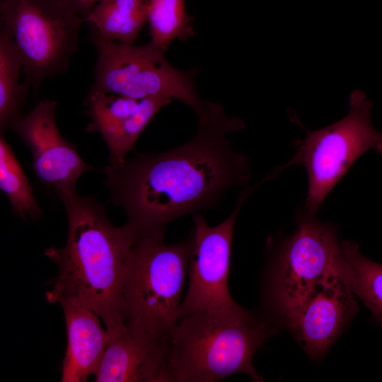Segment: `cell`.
<instances>
[{"label":"cell","instance_id":"17","mask_svg":"<svg viewBox=\"0 0 382 382\" xmlns=\"http://www.w3.org/2000/svg\"><path fill=\"white\" fill-rule=\"evenodd\" d=\"M171 100L142 99L139 107L120 120L103 127L98 132L109 151L110 166H119L126 157L146 126L155 115Z\"/></svg>","mask_w":382,"mask_h":382},{"label":"cell","instance_id":"15","mask_svg":"<svg viewBox=\"0 0 382 382\" xmlns=\"http://www.w3.org/2000/svg\"><path fill=\"white\" fill-rule=\"evenodd\" d=\"M23 64L8 29L0 28V131L4 134L21 114L30 85L19 83Z\"/></svg>","mask_w":382,"mask_h":382},{"label":"cell","instance_id":"8","mask_svg":"<svg viewBox=\"0 0 382 382\" xmlns=\"http://www.w3.org/2000/svg\"><path fill=\"white\" fill-rule=\"evenodd\" d=\"M0 20L19 52L26 80L35 90L45 79L67 69L83 22L57 0H0Z\"/></svg>","mask_w":382,"mask_h":382},{"label":"cell","instance_id":"4","mask_svg":"<svg viewBox=\"0 0 382 382\" xmlns=\"http://www.w3.org/2000/svg\"><path fill=\"white\" fill-rule=\"evenodd\" d=\"M192 237L167 244L137 238L126 265L123 296L126 323L165 340L180 319L184 285L192 255Z\"/></svg>","mask_w":382,"mask_h":382},{"label":"cell","instance_id":"14","mask_svg":"<svg viewBox=\"0 0 382 382\" xmlns=\"http://www.w3.org/2000/svg\"><path fill=\"white\" fill-rule=\"evenodd\" d=\"M150 0H100L84 18L102 37L133 45L148 23Z\"/></svg>","mask_w":382,"mask_h":382},{"label":"cell","instance_id":"16","mask_svg":"<svg viewBox=\"0 0 382 382\" xmlns=\"http://www.w3.org/2000/svg\"><path fill=\"white\" fill-rule=\"evenodd\" d=\"M342 275L355 296L359 298L373 316L382 322V265L365 257L358 245L343 241Z\"/></svg>","mask_w":382,"mask_h":382},{"label":"cell","instance_id":"3","mask_svg":"<svg viewBox=\"0 0 382 382\" xmlns=\"http://www.w3.org/2000/svg\"><path fill=\"white\" fill-rule=\"evenodd\" d=\"M277 328L265 312L241 306L185 316L165 339L169 382H214L241 373L263 381L253 358Z\"/></svg>","mask_w":382,"mask_h":382},{"label":"cell","instance_id":"7","mask_svg":"<svg viewBox=\"0 0 382 382\" xmlns=\"http://www.w3.org/2000/svg\"><path fill=\"white\" fill-rule=\"evenodd\" d=\"M97 52L91 89L136 99H175L202 113L206 101L194 82L195 71H180L166 59L165 52L151 42L123 44L102 37L90 26Z\"/></svg>","mask_w":382,"mask_h":382},{"label":"cell","instance_id":"5","mask_svg":"<svg viewBox=\"0 0 382 382\" xmlns=\"http://www.w3.org/2000/svg\"><path fill=\"white\" fill-rule=\"evenodd\" d=\"M296 228L274 248L264 291V312L284 327L317 286L344 265L337 228L300 209Z\"/></svg>","mask_w":382,"mask_h":382},{"label":"cell","instance_id":"6","mask_svg":"<svg viewBox=\"0 0 382 382\" xmlns=\"http://www.w3.org/2000/svg\"><path fill=\"white\" fill-rule=\"evenodd\" d=\"M348 114L340 120L315 131L296 141L292 158L274 170V178L294 164L304 166L308 176V191L303 211L314 216L325 198L347 173L354 162L369 150L382 154V132L371 122V100L361 91L350 97Z\"/></svg>","mask_w":382,"mask_h":382},{"label":"cell","instance_id":"20","mask_svg":"<svg viewBox=\"0 0 382 382\" xmlns=\"http://www.w3.org/2000/svg\"><path fill=\"white\" fill-rule=\"evenodd\" d=\"M62 5L79 15L83 21L100 0H57Z\"/></svg>","mask_w":382,"mask_h":382},{"label":"cell","instance_id":"10","mask_svg":"<svg viewBox=\"0 0 382 382\" xmlns=\"http://www.w3.org/2000/svg\"><path fill=\"white\" fill-rule=\"evenodd\" d=\"M57 106L55 100L43 99L16 120L9 129L29 148L35 175L59 197L76 192L79 178L94 168L81 158L76 146L61 135L55 118Z\"/></svg>","mask_w":382,"mask_h":382},{"label":"cell","instance_id":"2","mask_svg":"<svg viewBox=\"0 0 382 382\" xmlns=\"http://www.w3.org/2000/svg\"><path fill=\"white\" fill-rule=\"evenodd\" d=\"M68 219L63 248L45 254L57 266L52 288L45 293L50 303L69 302L93 310L112 329L126 323L123 285L126 265L138 238L125 224L115 226L104 206L77 192L60 195Z\"/></svg>","mask_w":382,"mask_h":382},{"label":"cell","instance_id":"12","mask_svg":"<svg viewBox=\"0 0 382 382\" xmlns=\"http://www.w3.org/2000/svg\"><path fill=\"white\" fill-rule=\"evenodd\" d=\"M97 382H169L166 345L126 323L108 330Z\"/></svg>","mask_w":382,"mask_h":382},{"label":"cell","instance_id":"19","mask_svg":"<svg viewBox=\"0 0 382 382\" xmlns=\"http://www.w3.org/2000/svg\"><path fill=\"white\" fill-rule=\"evenodd\" d=\"M148 23L150 42L164 52L173 40H186L194 33L185 0H150Z\"/></svg>","mask_w":382,"mask_h":382},{"label":"cell","instance_id":"9","mask_svg":"<svg viewBox=\"0 0 382 382\" xmlns=\"http://www.w3.org/2000/svg\"><path fill=\"white\" fill-rule=\"evenodd\" d=\"M257 187H246L239 195L232 212L216 226H210L200 214L193 215L189 281L180 318L193 313L229 312L240 306L228 289L231 245L237 216Z\"/></svg>","mask_w":382,"mask_h":382},{"label":"cell","instance_id":"18","mask_svg":"<svg viewBox=\"0 0 382 382\" xmlns=\"http://www.w3.org/2000/svg\"><path fill=\"white\" fill-rule=\"evenodd\" d=\"M0 188L14 214L22 220H35L42 215L28 179L4 134L0 137Z\"/></svg>","mask_w":382,"mask_h":382},{"label":"cell","instance_id":"13","mask_svg":"<svg viewBox=\"0 0 382 382\" xmlns=\"http://www.w3.org/2000/svg\"><path fill=\"white\" fill-rule=\"evenodd\" d=\"M67 347L62 364V382H84L96 375L105 353L108 333L91 308L64 302Z\"/></svg>","mask_w":382,"mask_h":382},{"label":"cell","instance_id":"1","mask_svg":"<svg viewBox=\"0 0 382 382\" xmlns=\"http://www.w3.org/2000/svg\"><path fill=\"white\" fill-rule=\"evenodd\" d=\"M197 117V132L185 144L137 154L100 170L111 202L125 210L138 238L163 240L173 220L213 207L227 190L250 179L247 156L233 149L227 136L241 130L243 121L209 100Z\"/></svg>","mask_w":382,"mask_h":382},{"label":"cell","instance_id":"11","mask_svg":"<svg viewBox=\"0 0 382 382\" xmlns=\"http://www.w3.org/2000/svg\"><path fill=\"white\" fill-rule=\"evenodd\" d=\"M357 311L354 294L342 273H336L317 286L284 328L312 359L320 360Z\"/></svg>","mask_w":382,"mask_h":382}]
</instances>
